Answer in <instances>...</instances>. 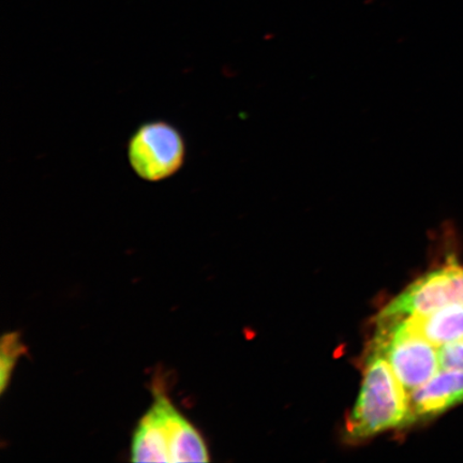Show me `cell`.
Masks as SVG:
<instances>
[{
	"mask_svg": "<svg viewBox=\"0 0 463 463\" xmlns=\"http://www.w3.org/2000/svg\"><path fill=\"white\" fill-rule=\"evenodd\" d=\"M409 393L385 356L370 349L360 396L346 433L352 439H366L382 431L408 425Z\"/></svg>",
	"mask_w": 463,
	"mask_h": 463,
	"instance_id": "6da1fadb",
	"label": "cell"
},
{
	"mask_svg": "<svg viewBox=\"0 0 463 463\" xmlns=\"http://www.w3.org/2000/svg\"><path fill=\"white\" fill-rule=\"evenodd\" d=\"M376 326L370 349L385 356L409 395L439 372V347L416 332L407 317L376 321Z\"/></svg>",
	"mask_w": 463,
	"mask_h": 463,
	"instance_id": "7a4b0ae2",
	"label": "cell"
},
{
	"mask_svg": "<svg viewBox=\"0 0 463 463\" xmlns=\"http://www.w3.org/2000/svg\"><path fill=\"white\" fill-rule=\"evenodd\" d=\"M131 169L145 182L157 183L175 175L186 161V141L165 120L142 124L128 141Z\"/></svg>",
	"mask_w": 463,
	"mask_h": 463,
	"instance_id": "3957f363",
	"label": "cell"
},
{
	"mask_svg": "<svg viewBox=\"0 0 463 463\" xmlns=\"http://www.w3.org/2000/svg\"><path fill=\"white\" fill-rule=\"evenodd\" d=\"M451 305L463 306V268L457 264L420 277L385 306L376 321L424 316Z\"/></svg>",
	"mask_w": 463,
	"mask_h": 463,
	"instance_id": "277c9868",
	"label": "cell"
},
{
	"mask_svg": "<svg viewBox=\"0 0 463 463\" xmlns=\"http://www.w3.org/2000/svg\"><path fill=\"white\" fill-rule=\"evenodd\" d=\"M463 403V373L441 369L409 395L408 425L447 412Z\"/></svg>",
	"mask_w": 463,
	"mask_h": 463,
	"instance_id": "5b68a950",
	"label": "cell"
},
{
	"mask_svg": "<svg viewBox=\"0 0 463 463\" xmlns=\"http://www.w3.org/2000/svg\"><path fill=\"white\" fill-rule=\"evenodd\" d=\"M154 405L164 422L171 463L210 461L206 444L200 432L178 412L169 399L159 393Z\"/></svg>",
	"mask_w": 463,
	"mask_h": 463,
	"instance_id": "8992f818",
	"label": "cell"
},
{
	"mask_svg": "<svg viewBox=\"0 0 463 463\" xmlns=\"http://www.w3.org/2000/svg\"><path fill=\"white\" fill-rule=\"evenodd\" d=\"M158 413L153 404L138 422L132 439L133 462H171L164 422Z\"/></svg>",
	"mask_w": 463,
	"mask_h": 463,
	"instance_id": "52a82bcc",
	"label": "cell"
},
{
	"mask_svg": "<svg viewBox=\"0 0 463 463\" xmlns=\"http://www.w3.org/2000/svg\"><path fill=\"white\" fill-rule=\"evenodd\" d=\"M407 318L416 332L438 347L463 338V306L451 305Z\"/></svg>",
	"mask_w": 463,
	"mask_h": 463,
	"instance_id": "ba28073f",
	"label": "cell"
},
{
	"mask_svg": "<svg viewBox=\"0 0 463 463\" xmlns=\"http://www.w3.org/2000/svg\"><path fill=\"white\" fill-rule=\"evenodd\" d=\"M0 389L4 392L8 386L17 358L25 353V346L22 345L19 334H5L0 345Z\"/></svg>",
	"mask_w": 463,
	"mask_h": 463,
	"instance_id": "9c48e42d",
	"label": "cell"
},
{
	"mask_svg": "<svg viewBox=\"0 0 463 463\" xmlns=\"http://www.w3.org/2000/svg\"><path fill=\"white\" fill-rule=\"evenodd\" d=\"M441 369L463 373V338L439 347Z\"/></svg>",
	"mask_w": 463,
	"mask_h": 463,
	"instance_id": "30bf717a",
	"label": "cell"
}]
</instances>
